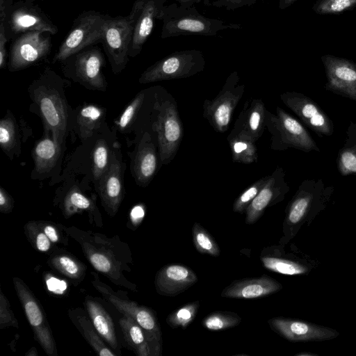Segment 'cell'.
<instances>
[{"label":"cell","instance_id":"cell-52","mask_svg":"<svg viewBox=\"0 0 356 356\" xmlns=\"http://www.w3.org/2000/svg\"><path fill=\"white\" fill-rule=\"evenodd\" d=\"M170 1V0H167ZM177 1L179 4L184 6H194L195 3H198L201 1V0H174Z\"/></svg>","mask_w":356,"mask_h":356},{"label":"cell","instance_id":"cell-45","mask_svg":"<svg viewBox=\"0 0 356 356\" xmlns=\"http://www.w3.org/2000/svg\"><path fill=\"white\" fill-rule=\"evenodd\" d=\"M257 0H214L210 5L216 8H222L227 10H234L244 6H251Z\"/></svg>","mask_w":356,"mask_h":356},{"label":"cell","instance_id":"cell-17","mask_svg":"<svg viewBox=\"0 0 356 356\" xmlns=\"http://www.w3.org/2000/svg\"><path fill=\"white\" fill-rule=\"evenodd\" d=\"M268 324L273 332L291 342L323 341L339 335L331 327L282 316L270 318Z\"/></svg>","mask_w":356,"mask_h":356},{"label":"cell","instance_id":"cell-22","mask_svg":"<svg viewBox=\"0 0 356 356\" xmlns=\"http://www.w3.org/2000/svg\"><path fill=\"white\" fill-rule=\"evenodd\" d=\"M286 245L277 244L265 247L259 259L263 266L274 273L286 275H307L311 266L292 252H287Z\"/></svg>","mask_w":356,"mask_h":356},{"label":"cell","instance_id":"cell-26","mask_svg":"<svg viewBox=\"0 0 356 356\" xmlns=\"http://www.w3.org/2000/svg\"><path fill=\"white\" fill-rule=\"evenodd\" d=\"M158 159L156 147L148 133H145L138 145L134 161V175L136 183L147 186L157 170Z\"/></svg>","mask_w":356,"mask_h":356},{"label":"cell","instance_id":"cell-38","mask_svg":"<svg viewBox=\"0 0 356 356\" xmlns=\"http://www.w3.org/2000/svg\"><path fill=\"white\" fill-rule=\"evenodd\" d=\"M108 147L106 141H97L92 152V175L95 181H99L108 168Z\"/></svg>","mask_w":356,"mask_h":356},{"label":"cell","instance_id":"cell-4","mask_svg":"<svg viewBox=\"0 0 356 356\" xmlns=\"http://www.w3.org/2000/svg\"><path fill=\"white\" fill-rule=\"evenodd\" d=\"M91 283L105 300L124 316L134 319L144 331L148 341L151 356L162 354V333L156 313L150 308L130 300L121 291H115L103 282L97 273H92Z\"/></svg>","mask_w":356,"mask_h":356},{"label":"cell","instance_id":"cell-18","mask_svg":"<svg viewBox=\"0 0 356 356\" xmlns=\"http://www.w3.org/2000/svg\"><path fill=\"white\" fill-rule=\"evenodd\" d=\"M35 89L33 99L38 107L46 131L63 139L67 121V109L63 98L58 92L50 86L41 85Z\"/></svg>","mask_w":356,"mask_h":356},{"label":"cell","instance_id":"cell-2","mask_svg":"<svg viewBox=\"0 0 356 356\" xmlns=\"http://www.w3.org/2000/svg\"><path fill=\"white\" fill-rule=\"evenodd\" d=\"M333 193L334 186L321 179L304 180L286 208L283 236L278 243L287 245L304 224L309 225L326 207Z\"/></svg>","mask_w":356,"mask_h":356},{"label":"cell","instance_id":"cell-30","mask_svg":"<svg viewBox=\"0 0 356 356\" xmlns=\"http://www.w3.org/2000/svg\"><path fill=\"white\" fill-rule=\"evenodd\" d=\"M65 218L86 211L92 218V223L102 225V220L95 202L86 196L77 187H72L65 195L61 207Z\"/></svg>","mask_w":356,"mask_h":356},{"label":"cell","instance_id":"cell-29","mask_svg":"<svg viewBox=\"0 0 356 356\" xmlns=\"http://www.w3.org/2000/svg\"><path fill=\"white\" fill-rule=\"evenodd\" d=\"M62 141L54 134L38 141L33 149L34 169L38 173L48 172L54 168L60 154Z\"/></svg>","mask_w":356,"mask_h":356},{"label":"cell","instance_id":"cell-36","mask_svg":"<svg viewBox=\"0 0 356 356\" xmlns=\"http://www.w3.org/2000/svg\"><path fill=\"white\" fill-rule=\"evenodd\" d=\"M193 241L196 250L201 254L218 257L220 249L216 239L199 222H195L192 229Z\"/></svg>","mask_w":356,"mask_h":356},{"label":"cell","instance_id":"cell-49","mask_svg":"<svg viewBox=\"0 0 356 356\" xmlns=\"http://www.w3.org/2000/svg\"><path fill=\"white\" fill-rule=\"evenodd\" d=\"M47 286L49 290L56 293H62L63 291H64L66 288L65 282L54 279V277L47 281Z\"/></svg>","mask_w":356,"mask_h":356},{"label":"cell","instance_id":"cell-13","mask_svg":"<svg viewBox=\"0 0 356 356\" xmlns=\"http://www.w3.org/2000/svg\"><path fill=\"white\" fill-rule=\"evenodd\" d=\"M13 281L36 340L49 356H57L56 345L51 327L40 302L22 280L14 277Z\"/></svg>","mask_w":356,"mask_h":356},{"label":"cell","instance_id":"cell-51","mask_svg":"<svg viewBox=\"0 0 356 356\" xmlns=\"http://www.w3.org/2000/svg\"><path fill=\"white\" fill-rule=\"evenodd\" d=\"M297 0H279L278 7L280 10H284L292 6Z\"/></svg>","mask_w":356,"mask_h":356},{"label":"cell","instance_id":"cell-20","mask_svg":"<svg viewBox=\"0 0 356 356\" xmlns=\"http://www.w3.org/2000/svg\"><path fill=\"white\" fill-rule=\"evenodd\" d=\"M285 172L277 166L250 203L245 211V222L248 225L255 223L264 213L266 209L282 202L289 191V186L285 179Z\"/></svg>","mask_w":356,"mask_h":356},{"label":"cell","instance_id":"cell-11","mask_svg":"<svg viewBox=\"0 0 356 356\" xmlns=\"http://www.w3.org/2000/svg\"><path fill=\"white\" fill-rule=\"evenodd\" d=\"M133 35V26L127 16L111 17L107 15L101 42L114 74L126 67Z\"/></svg>","mask_w":356,"mask_h":356},{"label":"cell","instance_id":"cell-32","mask_svg":"<svg viewBox=\"0 0 356 356\" xmlns=\"http://www.w3.org/2000/svg\"><path fill=\"white\" fill-rule=\"evenodd\" d=\"M104 110L96 105L84 106L77 116L78 132L82 140L90 138L100 126Z\"/></svg>","mask_w":356,"mask_h":356},{"label":"cell","instance_id":"cell-14","mask_svg":"<svg viewBox=\"0 0 356 356\" xmlns=\"http://www.w3.org/2000/svg\"><path fill=\"white\" fill-rule=\"evenodd\" d=\"M65 72L84 84L97 90H104L106 82L102 73L104 63L101 49L88 47L66 58Z\"/></svg>","mask_w":356,"mask_h":356},{"label":"cell","instance_id":"cell-25","mask_svg":"<svg viewBox=\"0 0 356 356\" xmlns=\"http://www.w3.org/2000/svg\"><path fill=\"white\" fill-rule=\"evenodd\" d=\"M282 289L280 282L262 275L258 277L236 280L227 286L220 296L227 298L254 299L268 296Z\"/></svg>","mask_w":356,"mask_h":356},{"label":"cell","instance_id":"cell-16","mask_svg":"<svg viewBox=\"0 0 356 356\" xmlns=\"http://www.w3.org/2000/svg\"><path fill=\"white\" fill-rule=\"evenodd\" d=\"M282 102L320 137L330 136L334 125L324 111L309 97L298 92L280 95Z\"/></svg>","mask_w":356,"mask_h":356},{"label":"cell","instance_id":"cell-3","mask_svg":"<svg viewBox=\"0 0 356 356\" xmlns=\"http://www.w3.org/2000/svg\"><path fill=\"white\" fill-rule=\"evenodd\" d=\"M159 20L163 22L161 38L180 35L213 36L225 29H240L238 24L201 15L194 6L172 3L165 6Z\"/></svg>","mask_w":356,"mask_h":356},{"label":"cell","instance_id":"cell-6","mask_svg":"<svg viewBox=\"0 0 356 356\" xmlns=\"http://www.w3.org/2000/svg\"><path fill=\"white\" fill-rule=\"evenodd\" d=\"M266 127L272 135L270 148L273 149L295 148L305 152H320L305 127L279 106L275 115L267 111Z\"/></svg>","mask_w":356,"mask_h":356},{"label":"cell","instance_id":"cell-19","mask_svg":"<svg viewBox=\"0 0 356 356\" xmlns=\"http://www.w3.org/2000/svg\"><path fill=\"white\" fill-rule=\"evenodd\" d=\"M327 91L356 101V63L353 60L327 54L321 56Z\"/></svg>","mask_w":356,"mask_h":356},{"label":"cell","instance_id":"cell-8","mask_svg":"<svg viewBox=\"0 0 356 356\" xmlns=\"http://www.w3.org/2000/svg\"><path fill=\"white\" fill-rule=\"evenodd\" d=\"M203 53L197 49L173 52L147 67L140 76V83L192 76L204 70Z\"/></svg>","mask_w":356,"mask_h":356},{"label":"cell","instance_id":"cell-37","mask_svg":"<svg viewBox=\"0 0 356 356\" xmlns=\"http://www.w3.org/2000/svg\"><path fill=\"white\" fill-rule=\"evenodd\" d=\"M199 307L198 300L187 303L171 312L166 318V323L172 328L185 329L196 317Z\"/></svg>","mask_w":356,"mask_h":356},{"label":"cell","instance_id":"cell-46","mask_svg":"<svg viewBox=\"0 0 356 356\" xmlns=\"http://www.w3.org/2000/svg\"><path fill=\"white\" fill-rule=\"evenodd\" d=\"M38 222L40 228L52 243L61 241L56 225H54L51 222L39 221Z\"/></svg>","mask_w":356,"mask_h":356},{"label":"cell","instance_id":"cell-10","mask_svg":"<svg viewBox=\"0 0 356 356\" xmlns=\"http://www.w3.org/2000/svg\"><path fill=\"white\" fill-rule=\"evenodd\" d=\"M239 81L238 72H232L218 95L204 102L203 117L217 132L227 131L234 111L243 97L245 86L239 84Z\"/></svg>","mask_w":356,"mask_h":356},{"label":"cell","instance_id":"cell-42","mask_svg":"<svg viewBox=\"0 0 356 356\" xmlns=\"http://www.w3.org/2000/svg\"><path fill=\"white\" fill-rule=\"evenodd\" d=\"M17 128L13 118H5L0 122V145L3 150L8 153L15 146Z\"/></svg>","mask_w":356,"mask_h":356},{"label":"cell","instance_id":"cell-7","mask_svg":"<svg viewBox=\"0 0 356 356\" xmlns=\"http://www.w3.org/2000/svg\"><path fill=\"white\" fill-rule=\"evenodd\" d=\"M157 112L153 127L157 133L159 159L162 165L168 164L175 156L184 135L183 124L177 103L170 95L154 104Z\"/></svg>","mask_w":356,"mask_h":356},{"label":"cell","instance_id":"cell-43","mask_svg":"<svg viewBox=\"0 0 356 356\" xmlns=\"http://www.w3.org/2000/svg\"><path fill=\"white\" fill-rule=\"evenodd\" d=\"M145 97L143 91L139 92L122 112L116 124L120 131L124 130L132 122L141 107Z\"/></svg>","mask_w":356,"mask_h":356},{"label":"cell","instance_id":"cell-44","mask_svg":"<svg viewBox=\"0 0 356 356\" xmlns=\"http://www.w3.org/2000/svg\"><path fill=\"white\" fill-rule=\"evenodd\" d=\"M18 327V322L13 311L7 298L1 291L0 295V328L8 327Z\"/></svg>","mask_w":356,"mask_h":356},{"label":"cell","instance_id":"cell-28","mask_svg":"<svg viewBox=\"0 0 356 356\" xmlns=\"http://www.w3.org/2000/svg\"><path fill=\"white\" fill-rule=\"evenodd\" d=\"M68 316L89 345L100 356H116L94 327L89 316L81 308L70 309Z\"/></svg>","mask_w":356,"mask_h":356},{"label":"cell","instance_id":"cell-53","mask_svg":"<svg viewBox=\"0 0 356 356\" xmlns=\"http://www.w3.org/2000/svg\"><path fill=\"white\" fill-rule=\"evenodd\" d=\"M316 356V354L308 353H299L296 355V356Z\"/></svg>","mask_w":356,"mask_h":356},{"label":"cell","instance_id":"cell-31","mask_svg":"<svg viewBox=\"0 0 356 356\" xmlns=\"http://www.w3.org/2000/svg\"><path fill=\"white\" fill-rule=\"evenodd\" d=\"M119 325L123 338L130 349L138 356H151V350L145 334L134 319L124 316L120 318Z\"/></svg>","mask_w":356,"mask_h":356},{"label":"cell","instance_id":"cell-27","mask_svg":"<svg viewBox=\"0 0 356 356\" xmlns=\"http://www.w3.org/2000/svg\"><path fill=\"white\" fill-rule=\"evenodd\" d=\"M84 305L87 313L99 334L107 345L120 355L121 346L118 341L112 317L95 298H85Z\"/></svg>","mask_w":356,"mask_h":356},{"label":"cell","instance_id":"cell-15","mask_svg":"<svg viewBox=\"0 0 356 356\" xmlns=\"http://www.w3.org/2000/svg\"><path fill=\"white\" fill-rule=\"evenodd\" d=\"M167 0H136L128 17L133 26V35L129 49L130 57L136 56L151 35L156 19L162 13Z\"/></svg>","mask_w":356,"mask_h":356},{"label":"cell","instance_id":"cell-41","mask_svg":"<svg viewBox=\"0 0 356 356\" xmlns=\"http://www.w3.org/2000/svg\"><path fill=\"white\" fill-rule=\"evenodd\" d=\"M24 230L28 240L40 252H47L51 248V241L36 221L28 222Z\"/></svg>","mask_w":356,"mask_h":356},{"label":"cell","instance_id":"cell-47","mask_svg":"<svg viewBox=\"0 0 356 356\" xmlns=\"http://www.w3.org/2000/svg\"><path fill=\"white\" fill-rule=\"evenodd\" d=\"M8 38L6 36L4 26L0 22V68L3 69L6 66V60L8 54L6 48Z\"/></svg>","mask_w":356,"mask_h":356},{"label":"cell","instance_id":"cell-24","mask_svg":"<svg viewBox=\"0 0 356 356\" xmlns=\"http://www.w3.org/2000/svg\"><path fill=\"white\" fill-rule=\"evenodd\" d=\"M111 159L108 169L99 181V194L105 211L114 216L124 197V186L122 164L114 153Z\"/></svg>","mask_w":356,"mask_h":356},{"label":"cell","instance_id":"cell-33","mask_svg":"<svg viewBox=\"0 0 356 356\" xmlns=\"http://www.w3.org/2000/svg\"><path fill=\"white\" fill-rule=\"evenodd\" d=\"M51 268L60 272L71 280L81 282L84 279L86 266L73 257L67 254H54L48 260Z\"/></svg>","mask_w":356,"mask_h":356},{"label":"cell","instance_id":"cell-12","mask_svg":"<svg viewBox=\"0 0 356 356\" xmlns=\"http://www.w3.org/2000/svg\"><path fill=\"white\" fill-rule=\"evenodd\" d=\"M49 33L38 31L25 32L14 38L8 53L9 71H19L43 60L51 49Z\"/></svg>","mask_w":356,"mask_h":356},{"label":"cell","instance_id":"cell-40","mask_svg":"<svg viewBox=\"0 0 356 356\" xmlns=\"http://www.w3.org/2000/svg\"><path fill=\"white\" fill-rule=\"evenodd\" d=\"M269 175L264 176L257 180L236 198L232 207L234 212L241 214L245 213L250 203L268 181Z\"/></svg>","mask_w":356,"mask_h":356},{"label":"cell","instance_id":"cell-39","mask_svg":"<svg viewBox=\"0 0 356 356\" xmlns=\"http://www.w3.org/2000/svg\"><path fill=\"white\" fill-rule=\"evenodd\" d=\"M356 6V0H317L312 10L318 15H338Z\"/></svg>","mask_w":356,"mask_h":356},{"label":"cell","instance_id":"cell-5","mask_svg":"<svg viewBox=\"0 0 356 356\" xmlns=\"http://www.w3.org/2000/svg\"><path fill=\"white\" fill-rule=\"evenodd\" d=\"M0 22L4 26L8 40L28 31L48 32L52 35L58 31V27L37 4L25 0L13 3L12 0H6L0 6Z\"/></svg>","mask_w":356,"mask_h":356},{"label":"cell","instance_id":"cell-48","mask_svg":"<svg viewBox=\"0 0 356 356\" xmlns=\"http://www.w3.org/2000/svg\"><path fill=\"white\" fill-rule=\"evenodd\" d=\"M13 208V200L12 197L2 187L0 188V211L8 213L11 212Z\"/></svg>","mask_w":356,"mask_h":356},{"label":"cell","instance_id":"cell-9","mask_svg":"<svg viewBox=\"0 0 356 356\" xmlns=\"http://www.w3.org/2000/svg\"><path fill=\"white\" fill-rule=\"evenodd\" d=\"M107 15L95 10L79 14L53 58V63L63 62L71 55L102 40L104 24Z\"/></svg>","mask_w":356,"mask_h":356},{"label":"cell","instance_id":"cell-23","mask_svg":"<svg viewBox=\"0 0 356 356\" xmlns=\"http://www.w3.org/2000/svg\"><path fill=\"white\" fill-rule=\"evenodd\" d=\"M197 280L195 273L188 266L168 264L157 272L154 286L159 295L172 297L183 293Z\"/></svg>","mask_w":356,"mask_h":356},{"label":"cell","instance_id":"cell-54","mask_svg":"<svg viewBox=\"0 0 356 356\" xmlns=\"http://www.w3.org/2000/svg\"><path fill=\"white\" fill-rule=\"evenodd\" d=\"M29 2H35L36 0H25ZM40 1H44V0H40Z\"/></svg>","mask_w":356,"mask_h":356},{"label":"cell","instance_id":"cell-50","mask_svg":"<svg viewBox=\"0 0 356 356\" xmlns=\"http://www.w3.org/2000/svg\"><path fill=\"white\" fill-rule=\"evenodd\" d=\"M145 216L144 209L141 206H136L131 212V217L134 220L140 221Z\"/></svg>","mask_w":356,"mask_h":356},{"label":"cell","instance_id":"cell-34","mask_svg":"<svg viewBox=\"0 0 356 356\" xmlns=\"http://www.w3.org/2000/svg\"><path fill=\"white\" fill-rule=\"evenodd\" d=\"M234 162L250 164L257 161L258 153L255 143L236 137L227 138Z\"/></svg>","mask_w":356,"mask_h":356},{"label":"cell","instance_id":"cell-1","mask_svg":"<svg viewBox=\"0 0 356 356\" xmlns=\"http://www.w3.org/2000/svg\"><path fill=\"white\" fill-rule=\"evenodd\" d=\"M63 231L80 245L82 252L92 267L104 275L114 284L131 291L136 285L129 281L124 273L131 271L133 258L127 244L118 236L85 231L75 227H63Z\"/></svg>","mask_w":356,"mask_h":356},{"label":"cell","instance_id":"cell-21","mask_svg":"<svg viewBox=\"0 0 356 356\" xmlns=\"http://www.w3.org/2000/svg\"><path fill=\"white\" fill-rule=\"evenodd\" d=\"M267 111L261 99L247 101L227 138L236 137L256 143L266 128Z\"/></svg>","mask_w":356,"mask_h":356},{"label":"cell","instance_id":"cell-35","mask_svg":"<svg viewBox=\"0 0 356 356\" xmlns=\"http://www.w3.org/2000/svg\"><path fill=\"white\" fill-rule=\"evenodd\" d=\"M241 318L235 312L228 311H216L207 315L202 325L211 331L224 330L238 325Z\"/></svg>","mask_w":356,"mask_h":356}]
</instances>
